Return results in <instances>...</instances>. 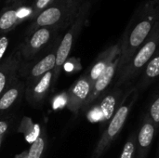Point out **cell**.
Here are the masks:
<instances>
[{
    "label": "cell",
    "mask_w": 159,
    "mask_h": 158,
    "mask_svg": "<svg viewBox=\"0 0 159 158\" xmlns=\"http://www.w3.org/2000/svg\"><path fill=\"white\" fill-rule=\"evenodd\" d=\"M158 20L159 0H146L139 7L120 40L121 51L118 57L117 73L130 61Z\"/></svg>",
    "instance_id": "obj_1"
},
{
    "label": "cell",
    "mask_w": 159,
    "mask_h": 158,
    "mask_svg": "<svg viewBox=\"0 0 159 158\" xmlns=\"http://www.w3.org/2000/svg\"><path fill=\"white\" fill-rule=\"evenodd\" d=\"M159 47V20L155 24L152 32L134 54L130 61L117 74L115 88L128 86L143 71L148 61L152 59Z\"/></svg>",
    "instance_id": "obj_2"
},
{
    "label": "cell",
    "mask_w": 159,
    "mask_h": 158,
    "mask_svg": "<svg viewBox=\"0 0 159 158\" xmlns=\"http://www.w3.org/2000/svg\"><path fill=\"white\" fill-rule=\"evenodd\" d=\"M80 0H55L48 7L35 17L29 29L30 33L42 27H66L76 19L81 8Z\"/></svg>",
    "instance_id": "obj_3"
},
{
    "label": "cell",
    "mask_w": 159,
    "mask_h": 158,
    "mask_svg": "<svg viewBox=\"0 0 159 158\" xmlns=\"http://www.w3.org/2000/svg\"><path fill=\"white\" fill-rule=\"evenodd\" d=\"M131 89L129 91L123 101V103L119 106V108L116 110V114L111 118L106 129L103 131L102 137L100 138L93 153L90 158H101L105 152L109 149L115 139L119 135L121 130L123 129V127L127 121V118L129 115V112L136 101L137 98V91L135 90V94L131 96L132 91Z\"/></svg>",
    "instance_id": "obj_4"
},
{
    "label": "cell",
    "mask_w": 159,
    "mask_h": 158,
    "mask_svg": "<svg viewBox=\"0 0 159 158\" xmlns=\"http://www.w3.org/2000/svg\"><path fill=\"white\" fill-rule=\"evenodd\" d=\"M89 10H90V2L88 1L82 4L76 19L71 24L69 30L62 37L56 50V63L53 70V83L56 82L62 66L67 61L69 54L73 48V45L74 42L75 41V38L77 37L80 31L84 27V24L87 21L88 16L89 14Z\"/></svg>",
    "instance_id": "obj_5"
},
{
    "label": "cell",
    "mask_w": 159,
    "mask_h": 158,
    "mask_svg": "<svg viewBox=\"0 0 159 158\" xmlns=\"http://www.w3.org/2000/svg\"><path fill=\"white\" fill-rule=\"evenodd\" d=\"M91 87L92 83L89 76L84 74L80 76L67 90L65 97L66 106L72 113L76 114L81 108H83L90 93Z\"/></svg>",
    "instance_id": "obj_6"
},
{
    "label": "cell",
    "mask_w": 159,
    "mask_h": 158,
    "mask_svg": "<svg viewBox=\"0 0 159 158\" xmlns=\"http://www.w3.org/2000/svg\"><path fill=\"white\" fill-rule=\"evenodd\" d=\"M56 28L42 27L34 32L26 39L20 47L21 57L24 61H31L35 55L49 42Z\"/></svg>",
    "instance_id": "obj_7"
},
{
    "label": "cell",
    "mask_w": 159,
    "mask_h": 158,
    "mask_svg": "<svg viewBox=\"0 0 159 158\" xmlns=\"http://www.w3.org/2000/svg\"><path fill=\"white\" fill-rule=\"evenodd\" d=\"M20 47L13 51L7 59L0 63V97L8 88L11 83L17 78V74L21 66Z\"/></svg>",
    "instance_id": "obj_8"
},
{
    "label": "cell",
    "mask_w": 159,
    "mask_h": 158,
    "mask_svg": "<svg viewBox=\"0 0 159 158\" xmlns=\"http://www.w3.org/2000/svg\"><path fill=\"white\" fill-rule=\"evenodd\" d=\"M53 83V71L48 72L37 80L25 85V96L27 102L33 106L41 104L50 89Z\"/></svg>",
    "instance_id": "obj_9"
},
{
    "label": "cell",
    "mask_w": 159,
    "mask_h": 158,
    "mask_svg": "<svg viewBox=\"0 0 159 158\" xmlns=\"http://www.w3.org/2000/svg\"><path fill=\"white\" fill-rule=\"evenodd\" d=\"M157 127L150 117L149 114L146 113L143 116L142 126L137 135L136 139V146H137V153L136 158H146L151 145L153 143Z\"/></svg>",
    "instance_id": "obj_10"
},
{
    "label": "cell",
    "mask_w": 159,
    "mask_h": 158,
    "mask_svg": "<svg viewBox=\"0 0 159 158\" xmlns=\"http://www.w3.org/2000/svg\"><path fill=\"white\" fill-rule=\"evenodd\" d=\"M120 51L121 43L120 41H118L116 44L108 47L97 57L94 63L90 67L89 74H87L92 84L108 68V66H110L119 57Z\"/></svg>",
    "instance_id": "obj_11"
},
{
    "label": "cell",
    "mask_w": 159,
    "mask_h": 158,
    "mask_svg": "<svg viewBox=\"0 0 159 158\" xmlns=\"http://www.w3.org/2000/svg\"><path fill=\"white\" fill-rule=\"evenodd\" d=\"M117 71H118V58L110 66H108V68L93 82L90 93H89V98L87 99L83 108L89 107L94 101H96L99 98V96L112 83L114 77L117 74Z\"/></svg>",
    "instance_id": "obj_12"
},
{
    "label": "cell",
    "mask_w": 159,
    "mask_h": 158,
    "mask_svg": "<svg viewBox=\"0 0 159 158\" xmlns=\"http://www.w3.org/2000/svg\"><path fill=\"white\" fill-rule=\"evenodd\" d=\"M56 50H53L52 52L46 55L31 68L28 74L26 75L25 85L33 83L48 72L54 70L56 63Z\"/></svg>",
    "instance_id": "obj_13"
},
{
    "label": "cell",
    "mask_w": 159,
    "mask_h": 158,
    "mask_svg": "<svg viewBox=\"0 0 159 158\" xmlns=\"http://www.w3.org/2000/svg\"><path fill=\"white\" fill-rule=\"evenodd\" d=\"M25 91V82L16 78L0 97V113L8 110Z\"/></svg>",
    "instance_id": "obj_14"
},
{
    "label": "cell",
    "mask_w": 159,
    "mask_h": 158,
    "mask_svg": "<svg viewBox=\"0 0 159 158\" xmlns=\"http://www.w3.org/2000/svg\"><path fill=\"white\" fill-rule=\"evenodd\" d=\"M159 76V47L152 59L144 67L141 80L138 85V90L143 91L147 88ZM136 90V91H138Z\"/></svg>",
    "instance_id": "obj_15"
},
{
    "label": "cell",
    "mask_w": 159,
    "mask_h": 158,
    "mask_svg": "<svg viewBox=\"0 0 159 158\" xmlns=\"http://www.w3.org/2000/svg\"><path fill=\"white\" fill-rule=\"evenodd\" d=\"M122 91L121 88H115L102 100L100 106V119L106 121L111 118L115 112L117 101L121 97Z\"/></svg>",
    "instance_id": "obj_16"
},
{
    "label": "cell",
    "mask_w": 159,
    "mask_h": 158,
    "mask_svg": "<svg viewBox=\"0 0 159 158\" xmlns=\"http://www.w3.org/2000/svg\"><path fill=\"white\" fill-rule=\"evenodd\" d=\"M19 13L17 8H8L3 11L0 15V31L8 32L23 20V17L20 16Z\"/></svg>",
    "instance_id": "obj_17"
},
{
    "label": "cell",
    "mask_w": 159,
    "mask_h": 158,
    "mask_svg": "<svg viewBox=\"0 0 159 158\" xmlns=\"http://www.w3.org/2000/svg\"><path fill=\"white\" fill-rule=\"evenodd\" d=\"M18 132L22 133V135H24L26 142L32 144L39 137L41 130L39 125L33 123L31 118L24 116L20 121V124L18 129Z\"/></svg>",
    "instance_id": "obj_18"
},
{
    "label": "cell",
    "mask_w": 159,
    "mask_h": 158,
    "mask_svg": "<svg viewBox=\"0 0 159 158\" xmlns=\"http://www.w3.org/2000/svg\"><path fill=\"white\" fill-rule=\"evenodd\" d=\"M46 147V135L41 132L39 137L31 144L28 150V158H42Z\"/></svg>",
    "instance_id": "obj_19"
},
{
    "label": "cell",
    "mask_w": 159,
    "mask_h": 158,
    "mask_svg": "<svg viewBox=\"0 0 159 158\" xmlns=\"http://www.w3.org/2000/svg\"><path fill=\"white\" fill-rule=\"evenodd\" d=\"M136 139H137V136L134 133L129 136L123 147L120 158H136V153H137Z\"/></svg>",
    "instance_id": "obj_20"
},
{
    "label": "cell",
    "mask_w": 159,
    "mask_h": 158,
    "mask_svg": "<svg viewBox=\"0 0 159 158\" xmlns=\"http://www.w3.org/2000/svg\"><path fill=\"white\" fill-rule=\"evenodd\" d=\"M150 117L152 118V120L154 121L157 129H158L159 127V93L158 95L156 97V99L154 100V102H152L149 112H148Z\"/></svg>",
    "instance_id": "obj_21"
},
{
    "label": "cell",
    "mask_w": 159,
    "mask_h": 158,
    "mask_svg": "<svg viewBox=\"0 0 159 158\" xmlns=\"http://www.w3.org/2000/svg\"><path fill=\"white\" fill-rule=\"evenodd\" d=\"M55 0H36L34 7H33V14L34 16L39 15L43 10H45L47 7H48Z\"/></svg>",
    "instance_id": "obj_22"
},
{
    "label": "cell",
    "mask_w": 159,
    "mask_h": 158,
    "mask_svg": "<svg viewBox=\"0 0 159 158\" xmlns=\"http://www.w3.org/2000/svg\"><path fill=\"white\" fill-rule=\"evenodd\" d=\"M9 39L7 35H3L0 37V63L2 61V59L7 51V48L8 47Z\"/></svg>",
    "instance_id": "obj_23"
},
{
    "label": "cell",
    "mask_w": 159,
    "mask_h": 158,
    "mask_svg": "<svg viewBox=\"0 0 159 158\" xmlns=\"http://www.w3.org/2000/svg\"><path fill=\"white\" fill-rule=\"evenodd\" d=\"M8 129V123L7 121H0V137L4 136Z\"/></svg>",
    "instance_id": "obj_24"
},
{
    "label": "cell",
    "mask_w": 159,
    "mask_h": 158,
    "mask_svg": "<svg viewBox=\"0 0 159 158\" xmlns=\"http://www.w3.org/2000/svg\"><path fill=\"white\" fill-rule=\"evenodd\" d=\"M14 158H28V151H23L22 153L15 156Z\"/></svg>",
    "instance_id": "obj_25"
},
{
    "label": "cell",
    "mask_w": 159,
    "mask_h": 158,
    "mask_svg": "<svg viewBox=\"0 0 159 158\" xmlns=\"http://www.w3.org/2000/svg\"><path fill=\"white\" fill-rule=\"evenodd\" d=\"M3 137H4V136H2V137H0V146H1V142H2V140H3Z\"/></svg>",
    "instance_id": "obj_26"
},
{
    "label": "cell",
    "mask_w": 159,
    "mask_h": 158,
    "mask_svg": "<svg viewBox=\"0 0 159 158\" xmlns=\"http://www.w3.org/2000/svg\"><path fill=\"white\" fill-rule=\"evenodd\" d=\"M157 158H159V146H158V151H157Z\"/></svg>",
    "instance_id": "obj_27"
}]
</instances>
